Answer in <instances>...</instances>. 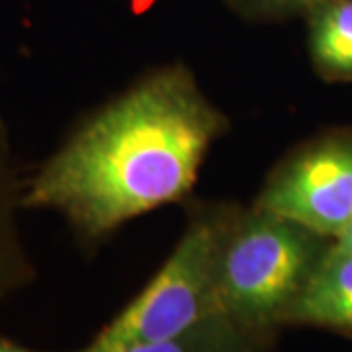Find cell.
I'll return each instance as SVG.
<instances>
[{
	"label": "cell",
	"instance_id": "obj_1",
	"mask_svg": "<svg viewBox=\"0 0 352 352\" xmlns=\"http://www.w3.org/2000/svg\"><path fill=\"white\" fill-rule=\"evenodd\" d=\"M221 129L188 71L166 69L76 127L25 180L20 204L57 212L82 243H96L184 196Z\"/></svg>",
	"mask_w": 352,
	"mask_h": 352
},
{
	"label": "cell",
	"instance_id": "obj_2",
	"mask_svg": "<svg viewBox=\"0 0 352 352\" xmlns=\"http://www.w3.org/2000/svg\"><path fill=\"white\" fill-rule=\"evenodd\" d=\"M327 251L314 231L254 208L227 229L217 266L219 311L268 339L288 321Z\"/></svg>",
	"mask_w": 352,
	"mask_h": 352
},
{
	"label": "cell",
	"instance_id": "obj_3",
	"mask_svg": "<svg viewBox=\"0 0 352 352\" xmlns=\"http://www.w3.org/2000/svg\"><path fill=\"white\" fill-rule=\"evenodd\" d=\"M229 226L212 215L192 221L151 282L80 352H122L170 339L217 314V266Z\"/></svg>",
	"mask_w": 352,
	"mask_h": 352
},
{
	"label": "cell",
	"instance_id": "obj_4",
	"mask_svg": "<svg viewBox=\"0 0 352 352\" xmlns=\"http://www.w3.org/2000/svg\"><path fill=\"white\" fill-rule=\"evenodd\" d=\"M256 208L337 239L352 219V138L302 153L270 180Z\"/></svg>",
	"mask_w": 352,
	"mask_h": 352
},
{
	"label": "cell",
	"instance_id": "obj_5",
	"mask_svg": "<svg viewBox=\"0 0 352 352\" xmlns=\"http://www.w3.org/2000/svg\"><path fill=\"white\" fill-rule=\"evenodd\" d=\"M286 323L352 333V252L329 247Z\"/></svg>",
	"mask_w": 352,
	"mask_h": 352
},
{
	"label": "cell",
	"instance_id": "obj_6",
	"mask_svg": "<svg viewBox=\"0 0 352 352\" xmlns=\"http://www.w3.org/2000/svg\"><path fill=\"white\" fill-rule=\"evenodd\" d=\"M22 188L24 182L16 176L8 133L0 120V303L36 276L16 227V212L22 208Z\"/></svg>",
	"mask_w": 352,
	"mask_h": 352
},
{
	"label": "cell",
	"instance_id": "obj_7",
	"mask_svg": "<svg viewBox=\"0 0 352 352\" xmlns=\"http://www.w3.org/2000/svg\"><path fill=\"white\" fill-rule=\"evenodd\" d=\"M268 339L217 311L170 339L129 346L122 352H266Z\"/></svg>",
	"mask_w": 352,
	"mask_h": 352
},
{
	"label": "cell",
	"instance_id": "obj_8",
	"mask_svg": "<svg viewBox=\"0 0 352 352\" xmlns=\"http://www.w3.org/2000/svg\"><path fill=\"white\" fill-rule=\"evenodd\" d=\"M315 63L331 75H352V0H327L311 20Z\"/></svg>",
	"mask_w": 352,
	"mask_h": 352
},
{
	"label": "cell",
	"instance_id": "obj_9",
	"mask_svg": "<svg viewBox=\"0 0 352 352\" xmlns=\"http://www.w3.org/2000/svg\"><path fill=\"white\" fill-rule=\"evenodd\" d=\"M243 6L251 8L252 12L261 14H286L300 10L305 6L323 4L327 0H239Z\"/></svg>",
	"mask_w": 352,
	"mask_h": 352
},
{
	"label": "cell",
	"instance_id": "obj_10",
	"mask_svg": "<svg viewBox=\"0 0 352 352\" xmlns=\"http://www.w3.org/2000/svg\"><path fill=\"white\" fill-rule=\"evenodd\" d=\"M333 245L340 249V251H346V252H352V219L349 226L344 227V231L340 233L337 239L333 241Z\"/></svg>",
	"mask_w": 352,
	"mask_h": 352
},
{
	"label": "cell",
	"instance_id": "obj_11",
	"mask_svg": "<svg viewBox=\"0 0 352 352\" xmlns=\"http://www.w3.org/2000/svg\"><path fill=\"white\" fill-rule=\"evenodd\" d=\"M0 352H47V351H34V349H28V346H22L14 340L6 339L4 335H0ZM80 352V351H73Z\"/></svg>",
	"mask_w": 352,
	"mask_h": 352
}]
</instances>
